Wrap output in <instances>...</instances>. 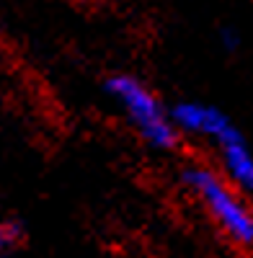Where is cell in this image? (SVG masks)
Here are the masks:
<instances>
[{"instance_id": "cell-3", "label": "cell", "mask_w": 253, "mask_h": 258, "mask_svg": "<svg viewBox=\"0 0 253 258\" xmlns=\"http://www.w3.org/2000/svg\"><path fill=\"white\" fill-rule=\"evenodd\" d=\"M171 119L178 129V135L199 137L209 145H220L225 137L235 132V121L222 109L204 101H178L171 106Z\"/></svg>"}, {"instance_id": "cell-6", "label": "cell", "mask_w": 253, "mask_h": 258, "mask_svg": "<svg viewBox=\"0 0 253 258\" xmlns=\"http://www.w3.org/2000/svg\"><path fill=\"white\" fill-rule=\"evenodd\" d=\"M220 47L227 52V54H235L240 49V34L233 29V26H222L220 29Z\"/></svg>"}, {"instance_id": "cell-2", "label": "cell", "mask_w": 253, "mask_h": 258, "mask_svg": "<svg viewBox=\"0 0 253 258\" xmlns=\"http://www.w3.org/2000/svg\"><path fill=\"white\" fill-rule=\"evenodd\" d=\"M181 183L202 202L207 214L215 220L217 230L230 243L240 248H253V209L220 170L192 163L181 170Z\"/></svg>"}, {"instance_id": "cell-5", "label": "cell", "mask_w": 253, "mask_h": 258, "mask_svg": "<svg viewBox=\"0 0 253 258\" xmlns=\"http://www.w3.org/2000/svg\"><path fill=\"white\" fill-rule=\"evenodd\" d=\"M26 240V227L21 220H0V258H11Z\"/></svg>"}, {"instance_id": "cell-1", "label": "cell", "mask_w": 253, "mask_h": 258, "mask_svg": "<svg viewBox=\"0 0 253 258\" xmlns=\"http://www.w3.org/2000/svg\"><path fill=\"white\" fill-rule=\"evenodd\" d=\"M103 91L121 109L130 126L147 147L158 153H171L178 147L181 135L171 119V109L147 83L130 73H114L103 80Z\"/></svg>"}, {"instance_id": "cell-4", "label": "cell", "mask_w": 253, "mask_h": 258, "mask_svg": "<svg viewBox=\"0 0 253 258\" xmlns=\"http://www.w3.org/2000/svg\"><path fill=\"white\" fill-rule=\"evenodd\" d=\"M220 155V173L233 183L240 194H253V150L240 129H235L230 137L215 145Z\"/></svg>"}]
</instances>
